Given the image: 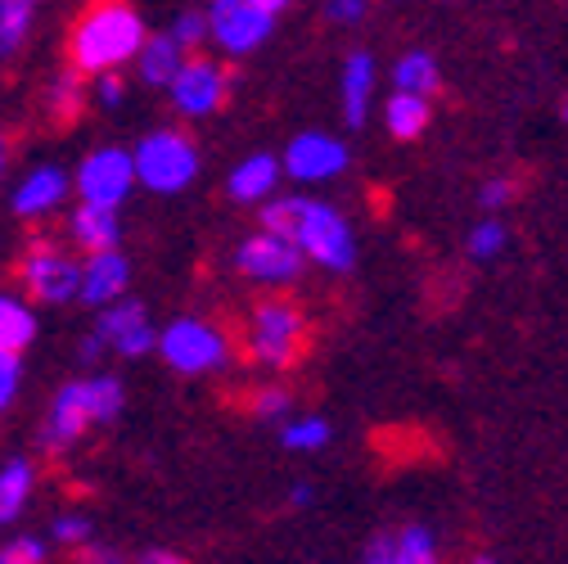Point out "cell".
<instances>
[{"label":"cell","mask_w":568,"mask_h":564,"mask_svg":"<svg viewBox=\"0 0 568 564\" xmlns=\"http://www.w3.org/2000/svg\"><path fill=\"white\" fill-rule=\"evenodd\" d=\"M275 185H280V159H275V154H253V159H244V163L231 172L226 194H231L235 203H266V199L275 194Z\"/></svg>","instance_id":"22"},{"label":"cell","mask_w":568,"mask_h":564,"mask_svg":"<svg viewBox=\"0 0 568 564\" xmlns=\"http://www.w3.org/2000/svg\"><path fill=\"white\" fill-rule=\"evenodd\" d=\"M434 109H429V95H410V91H393V100L384 104V122H388V135L393 140H415L429 127Z\"/></svg>","instance_id":"25"},{"label":"cell","mask_w":568,"mask_h":564,"mask_svg":"<svg viewBox=\"0 0 568 564\" xmlns=\"http://www.w3.org/2000/svg\"><path fill=\"white\" fill-rule=\"evenodd\" d=\"M122 406H126V389L109 371H91L82 380H68L50 397V411L41 420V452L45 456L73 452L95 425H113L122 415Z\"/></svg>","instance_id":"3"},{"label":"cell","mask_w":568,"mask_h":564,"mask_svg":"<svg viewBox=\"0 0 568 564\" xmlns=\"http://www.w3.org/2000/svg\"><path fill=\"white\" fill-rule=\"evenodd\" d=\"M564 118H568V104H564Z\"/></svg>","instance_id":"43"},{"label":"cell","mask_w":568,"mask_h":564,"mask_svg":"<svg viewBox=\"0 0 568 564\" xmlns=\"http://www.w3.org/2000/svg\"><path fill=\"white\" fill-rule=\"evenodd\" d=\"M118 240H122V218H118V208L78 203L73 213H68V244H73L82 258H87V253L118 249Z\"/></svg>","instance_id":"16"},{"label":"cell","mask_w":568,"mask_h":564,"mask_svg":"<svg viewBox=\"0 0 568 564\" xmlns=\"http://www.w3.org/2000/svg\"><path fill=\"white\" fill-rule=\"evenodd\" d=\"M131 285V262L122 258V249H104V253H87L82 258V280H78V303L87 308H109L126 294Z\"/></svg>","instance_id":"15"},{"label":"cell","mask_w":568,"mask_h":564,"mask_svg":"<svg viewBox=\"0 0 568 564\" xmlns=\"http://www.w3.org/2000/svg\"><path fill=\"white\" fill-rule=\"evenodd\" d=\"M91 334L104 343V352H118V357L131 362V357H145V352H154L159 325L150 321L145 303L122 294L118 303H109V308L95 312V330Z\"/></svg>","instance_id":"10"},{"label":"cell","mask_w":568,"mask_h":564,"mask_svg":"<svg viewBox=\"0 0 568 564\" xmlns=\"http://www.w3.org/2000/svg\"><path fill=\"white\" fill-rule=\"evenodd\" d=\"M50 537H54L59 546H68V551H78V546H87V542L95 537V528H91V520H87L82 511H59V515L50 520Z\"/></svg>","instance_id":"28"},{"label":"cell","mask_w":568,"mask_h":564,"mask_svg":"<svg viewBox=\"0 0 568 564\" xmlns=\"http://www.w3.org/2000/svg\"><path fill=\"white\" fill-rule=\"evenodd\" d=\"M19 389H23V352H6V348H0V411L14 406Z\"/></svg>","instance_id":"32"},{"label":"cell","mask_w":568,"mask_h":564,"mask_svg":"<svg viewBox=\"0 0 568 564\" xmlns=\"http://www.w3.org/2000/svg\"><path fill=\"white\" fill-rule=\"evenodd\" d=\"M329 420H321V415H303V420H290V425L280 430V443L290 447V452H321L325 443H329Z\"/></svg>","instance_id":"27"},{"label":"cell","mask_w":568,"mask_h":564,"mask_svg":"<svg viewBox=\"0 0 568 564\" xmlns=\"http://www.w3.org/2000/svg\"><path fill=\"white\" fill-rule=\"evenodd\" d=\"M91 104V78H82L78 68H59L41 91V109L54 127H73Z\"/></svg>","instance_id":"17"},{"label":"cell","mask_w":568,"mask_h":564,"mask_svg":"<svg viewBox=\"0 0 568 564\" xmlns=\"http://www.w3.org/2000/svg\"><path fill=\"white\" fill-rule=\"evenodd\" d=\"M41 14V0H0V59H19Z\"/></svg>","instance_id":"24"},{"label":"cell","mask_w":568,"mask_h":564,"mask_svg":"<svg viewBox=\"0 0 568 564\" xmlns=\"http://www.w3.org/2000/svg\"><path fill=\"white\" fill-rule=\"evenodd\" d=\"M248 6H257L262 14H271V19H275V14H284V10H290L294 0H248Z\"/></svg>","instance_id":"40"},{"label":"cell","mask_w":568,"mask_h":564,"mask_svg":"<svg viewBox=\"0 0 568 564\" xmlns=\"http://www.w3.org/2000/svg\"><path fill=\"white\" fill-rule=\"evenodd\" d=\"M91 100H95L100 109H118V104L126 100V82H122L118 73H95V78H91Z\"/></svg>","instance_id":"34"},{"label":"cell","mask_w":568,"mask_h":564,"mask_svg":"<svg viewBox=\"0 0 568 564\" xmlns=\"http://www.w3.org/2000/svg\"><path fill=\"white\" fill-rule=\"evenodd\" d=\"M235 266L244 280H257V285H290L298 280V271L307 266V258L275 231H257L235 249Z\"/></svg>","instance_id":"12"},{"label":"cell","mask_w":568,"mask_h":564,"mask_svg":"<svg viewBox=\"0 0 568 564\" xmlns=\"http://www.w3.org/2000/svg\"><path fill=\"white\" fill-rule=\"evenodd\" d=\"M6 168H10V135L0 131V181H6Z\"/></svg>","instance_id":"41"},{"label":"cell","mask_w":568,"mask_h":564,"mask_svg":"<svg viewBox=\"0 0 568 564\" xmlns=\"http://www.w3.org/2000/svg\"><path fill=\"white\" fill-rule=\"evenodd\" d=\"M478 199H483V208H506V203L515 199V185H510L506 177H496V181H487V185H483V194H478Z\"/></svg>","instance_id":"37"},{"label":"cell","mask_w":568,"mask_h":564,"mask_svg":"<svg viewBox=\"0 0 568 564\" xmlns=\"http://www.w3.org/2000/svg\"><path fill=\"white\" fill-rule=\"evenodd\" d=\"M154 352L176 371V375H212L231 362V339L199 316H176L172 325L159 330Z\"/></svg>","instance_id":"7"},{"label":"cell","mask_w":568,"mask_h":564,"mask_svg":"<svg viewBox=\"0 0 568 564\" xmlns=\"http://www.w3.org/2000/svg\"><path fill=\"white\" fill-rule=\"evenodd\" d=\"M0 564H50V542L37 533H19L0 546Z\"/></svg>","instance_id":"29"},{"label":"cell","mask_w":568,"mask_h":564,"mask_svg":"<svg viewBox=\"0 0 568 564\" xmlns=\"http://www.w3.org/2000/svg\"><path fill=\"white\" fill-rule=\"evenodd\" d=\"M226 91H231L226 68L207 54H185L176 78L168 82V95H172L176 113H185V118H212L226 104Z\"/></svg>","instance_id":"9"},{"label":"cell","mask_w":568,"mask_h":564,"mask_svg":"<svg viewBox=\"0 0 568 564\" xmlns=\"http://www.w3.org/2000/svg\"><path fill=\"white\" fill-rule=\"evenodd\" d=\"M131 564H190L181 551H168V546H150V551H140Z\"/></svg>","instance_id":"38"},{"label":"cell","mask_w":568,"mask_h":564,"mask_svg":"<svg viewBox=\"0 0 568 564\" xmlns=\"http://www.w3.org/2000/svg\"><path fill=\"white\" fill-rule=\"evenodd\" d=\"M68 199H73V172H63L59 163H37L14 181L10 213L19 222H50Z\"/></svg>","instance_id":"13"},{"label":"cell","mask_w":568,"mask_h":564,"mask_svg":"<svg viewBox=\"0 0 568 564\" xmlns=\"http://www.w3.org/2000/svg\"><path fill=\"white\" fill-rule=\"evenodd\" d=\"M303 343H307V321L303 312L294 308V299H257L253 312H248V339H244V352L248 362L266 366V371H284L303 357Z\"/></svg>","instance_id":"6"},{"label":"cell","mask_w":568,"mask_h":564,"mask_svg":"<svg viewBox=\"0 0 568 564\" xmlns=\"http://www.w3.org/2000/svg\"><path fill=\"white\" fill-rule=\"evenodd\" d=\"M181 59H185V50L168 37V32H150L145 37V46L135 50V78L145 82V87H159V91H168V82L176 78V68H181Z\"/></svg>","instance_id":"21"},{"label":"cell","mask_w":568,"mask_h":564,"mask_svg":"<svg viewBox=\"0 0 568 564\" xmlns=\"http://www.w3.org/2000/svg\"><path fill=\"white\" fill-rule=\"evenodd\" d=\"M131 168H135V181L150 194H181L199 177V145L181 127H159L135 140Z\"/></svg>","instance_id":"5"},{"label":"cell","mask_w":568,"mask_h":564,"mask_svg":"<svg viewBox=\"0 0 568 564\" xmlns=\"http://www.w3.org/2000/svg\"><path fill=\"white\" fill-rule=\"evenodd\" d=\"M284 411H290V389L266 384V389L253 393V415H257V420H280Z\"/></svg>","instance_id":"33"},{"label":"cell","mask_w":568,"mask_h":564,"mask_svg":"<svg viewBox=\"0 0 568 564\" xmlns=\"http://www.w3.org/2000/svg\"><path fill=\"white\" fill-rule=\"evenodd\" d=\"M393 87L397 91H410V95H434L443 87V73H438V59L429 50H410L393 63Z\"/></svg>","instance_id":"26"},{"label":"cell","mask_w":568,"mask_h":564,"mask_svg":"<svg viewBox=\"0 0 568 564\" xmlns=\"http://www.w3.org/2000/svg\"><path fill=\"white\" fill-rule=\"evenodd\" d=\"M37 308L19 290H0V348L6 352H28L37 343Z\"/></svg>","instance_id":"23"},{"label":"cell","mask_w":568,"mask_h":564,"mask_svg":"<svg viewBox=\"0 0 568 564\" xmlns=\"http://www.w3.org/2000/svg\"><path fill=\"white\" fill-rule=\"evenodd\" d=\"M78 564H131L118 546H109V542H87V546H78Z\"/></svg>","instance_id":"35"},{"label":"cell","mask_w":568,"mask_h":564,"mask_svg":"<svg viewBox=\"0 0 568 564\" xmlns=\"http://www.w3.org/2000/svg\"><path fill=\"white\" fill-rule=\"evenodd\" d=\"M145 19L126 0H87L68 28V68H78L82 78L122 73L135 50L145 46Z\"/></svg>","instance_id":"1"},{"label":"cell","mask_w":568,"mask_h":564,"mask_svg":"<svg viewBox=\"0 0 568 564\" xmlns=\"http://www.w3.org/2000/svg\"><path fill=\"white\" fill-rule=\"evenodd\" d=\"M325 14L334 23H357L366 14V0H325Z\"/></svg>","instance_id":"36"},{"label":"cell","mask_w":568,"mask_h":564,"mask_svg":"<svg viewBox=\"0 0 568 564\" xmlns=\"http://www.w3.org/2000/svg\"><path fill=\"white\" fill-rule=\"evenodd\" d=\"M203 14H207V37L235 59L253 54L275 32V19L262 14L257 6H248V0H212Z\"/></svg>","instance_id":"11"},{"label":"cell","mask_w":568,"mask_h":564,"mask_svg":"<svg viewBox=\"0 0 568 564\" xmlns=\"http://www.w3.org/2000/svg\"><path fill=\"white\" fill-rule=\"evenodd\" d=\"M316 502V492H312V483H294V492H290V506H312Z\"/></svg>","instance_id":"39"},{"label":"cell","mask_w":568,"mask_h":564,"mask_svg":"<svg viewBox=\"0 0 568 564\" xmlns=\"http://www.w3.org/2000/svg\"><path fill=\"white\" fill-rule=\"evenodd\" d=\"M469 564H501V560H491V555H474Z\"/></svg>","instance_id":"42"},{"label":"cell","mask_w":568,"mask_h":564,"mask_svg":"<svg viewBox=\"0 0 568 564\" xmlns=\"http://www.w3.org/2000/svg\"><path fill=\"white\" fill-rule=\"evenodd\" d=\"M131 190H135V168H131V150H122V145H100V150H91V154L78 163V172H73V194H78V203L122 208Z\"/></svg>","instance_id":"8"},{"label":"cell","mask_w":568,"mask_h":564,"mask_svg":"<svg viewBox=\"0 0 568 564\" xmlns=\"http://www.w3.org/2000/svg\"><path fill=\"white\" fill-rule=\"evenodd\" d=\"M347 145L338 135H325V131H298L284 150V172L303 185H321V181H334L338 172H347Z\"/></svg>","instance_id":"14"},{"label":"cell","mask_w":568,"mask_h":564,"mask_svg":"<svg viewBox=\"0 0 568 564\" xmlns=\"http://www.w3.org/2000/svg\"><path fill=\"white\" fill-rule=\"evenodd\" d=\"M262 231L284 235L303 258H312L316 266H329V271H352V262H357L352 226L343 222L338 208H329L321 199H303V194L266 199L262 203Z\"/></svg>","instance_id":"2"},{"label":"cell","mask_w":568,"mask_h":564,"mask_svg":"<svg viewBox=\"0 0 568 564\" xmlns=\"http://www.w3.org/2000/svg\"><path fill=\"white\" fill-rule=\"evenodd\" d=\"M32 492H37V461H32V456L0 461V528L14 524V520H23Z\"/></svg>","instance_id":"20"},{"label":"cell","mask_w":568,"mask_h":564,"mask_svg":"<svg viewBox=\"0 0 568 564\" xmlns=\"http://www.w3.org/2000/svg\"><path fill=\"white\" fill-rule=\"evenodd\" d=\"M168 37L190 54V50H199L203 41H207V14L203 10H185V14H176V23L168 28Z\"/></svg>","instance_id":"31"},{"label":"cell","mask_w":568,"mask_h":564,"mask_svg":"<svg viewBox=\"0 0 568 564\" xmlns=\"http://www.w3.org/2000/svg\"><path fill=\"white\" fill-rule=\"evenodd\" d=\"M506 226L501 222H496V218H487V222H478L474 231H469V258L474 262H487V258H496V253H501L506 249Z\"/></svg>","instance_id":"30"},{"label":"cell","mask_w":568,"mask_h":564,"mask_svg":"<svg viewBox=\"0 0 568 564\" xmlns=\"http://www.w3.org/2000/svg\"><path fill=\"white\" fill-rule=\"evenodd\" d=\"M375 54L371 50H352L343 63V118L357 131L371 118V95H375Z\"/></svg>","instance_id":"19"},{"label":"cell","mask_w":568,"mask_h":564,"mask_svg":"<svg viewBox=\"0 0 568 564\" xmlns=\"http://www.w3.org/2000/svg\"><path fill=\"white\" fill-rule=\"evenodd\" d=\"M366 564H438V542L424 524H406L402 533H384L371 542Z\"/></svg>","instance_id":"18"},{"label":"cell","mask_w":568,"mask_h":564,"mask_svg":"<svg viewBox=\"0 0 568 564\" xmlns=\"http://www.w3.org/2000/svg\"><path fill=\"white\" fill-rule=\"evenodd\" d=\"M19 294L32 308H63L78 303V280H82V258L73 249H63L54 235H32L19 253L14 266Z\"/></svg>","instance_id":"4"}]
</instances>
